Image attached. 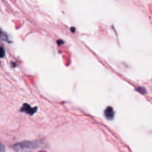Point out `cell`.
Listing matches in <instances>:
<instances>
[{
	"label": "cell",
	"instance_id": "1",
	"mask_svg": "<svg viewBox=\"0 0 152 152\" xmlns=\"http://www.w3.org/2000/svg\"><path fill=\"white\" fill-rule=\"evenodd\" d=\"M40 145L38 142L24 141L16 143L12 146V148L16 152H28L37 148Z\"/></svg>",
	"mask_w": 152,
	"mask_h": 152
},
{
	"label": "cell",
	"instance_id": "2",
	"mask_svg": "<svg viewBox=\"0 0 152 152\" xmlns=\"http://www.w3.org/2000/svg\"><path fill=\"white\" fill-rule=\"evenodd\" d=\"M104 114H105V116L106 117L107 119H108V120H111V119H114V109H113L111 107H108L105 110Z\"/></svg>",
	"mask_w": 152,
	"mask_h": 152
},
{
	"label": "cell",
	"instance_id": "3",
	"mask_svg": "<svg viewBox=\"0 0 152 152\" xmlns=\"http://www.w3.org/2000/svg\"><path fill=\"white\" fill-rule=\"evenodd\" d=\"M21 111H24L25 113H28V114L32 115L37 111V107H34V108H32V107H30L28 104H25L23 106H22V108L21 109Z\"/></svg>",
	"mask_w": 152,
	"mask_h": 152
},
{
	"label": "cell",
	"instance_id": "4",
	"mask_svg": "<svg viewBox=\"0 0 152 152\" xmlns=\"http://www.w3.org/2000/svg\"><path fill=\"white\" fill-rule=\"evenodd\" d=\"M136 90H137L138 92H140L141 94H145V92H146V90H145V89H144V88H142V87H140V89H136Z\"/></svg>",
	"mask_w": 152,
	"mask_h": 152
},
{
	"label": "cell",
	"instance_id": "5",
	"mask_svg": "<svg viewBox=\"0 0 152 152\" xmlns=\"http://www.w3.org/2000/svg\"><path fill=\"white\" fill-rule=\"evenodd\" d=\"M4 48L1 47V57H4Z\"/></svg>",
	"mask_w": 152,
	"mask_h": 152
},
{
	"label": "cell",
	"instance_id": "6",
	"mask_svg": "<svg viewBox=\"0 0 152 152\" xmlns=\"http://www.w3.org/2000/svg\"><path fill=\"white\" fill-rule=\"evenodd\" d=\"M1 152H4V145H1Z\"/></svg>",
	"mask_w": 152,
	"mask_h": 152
}]
</instances>
